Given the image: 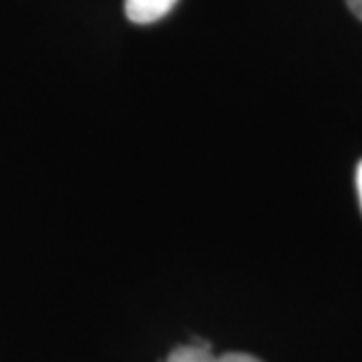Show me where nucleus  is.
<instances>
[{
  "instance_id": "1",
  "label": "nucleus",
  "mask_w": 362,
  "mask_h": 362,
  "mask_svg": "<svg viewBox=\"0 0 362 362\" xmlns=\"http://www.w3.org/2000/svg\"><path fill=\"white\" fill-rule=\"evenodd\" d=\"M165 362H262L247 352H226L216 356L211 346L204 340H194L189 344H181L169 352Z\"/></svg>"
},
{
  "instance_id": "2",
  "label": "nucleus",
  "mask_w": 362,
  "mask_h": 362,
  "mask_svg": "<svg viewBox=\"0 0 362 362\" xmlns=\"http://www.w3.org/2000/svg\"><path fill=\"white\" fill-rule=\"evenodd\" d=\"M177 0H125V14L135 25H151L168 16Z\"/></svg>"
},
{
  "instance_id": "4",
  "label": "nucleus",
  "mask_w": 362,
  "mask_h": 362,
  "mask_svg": "<svg viewBox=\"0 0 362 362\" xmlns=\"http://www.w3.org/2000/svg\"><path fill=\"white\" fill-rule=\"evenodd\" d=\"M356 187H358V195H361V207H362V161L358 163V169H356Z\"/></svg>"
},
{
  "instance_id": "3",
  "label": "nucleus",
  "mask_w": 362,
  "mask_h": 362,
  "mask_svg": "<svg viewBox=\"0 0 362 362\" xmlns=\"http://www.w3.org/2000/svg\"><path fill=\"white\" fill-rule=\"evenodd\" d=\"M346 4H349L350 13L354 14L358 21H362V0H346Z\"/></svg>"
}]
</instances>
